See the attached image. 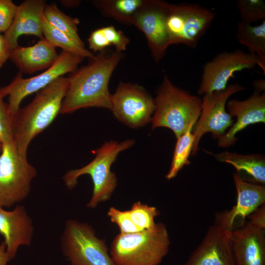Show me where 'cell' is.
I'll return each mask as SVG.
<instances>
[{"instance_id":"6","label":"cell","mask_w":265,"mask_h":265,"mask_svg":"<svg viewBox=\"0 0 265 265\" xmlns=\"http://www.w3.org/2000/svg\"><path fill=\"white\" fill-rule=\"evenodd\" d=\"M62 252L70 265H116L106 244L88 223L66 221L60 238Z\"/></svg>"},{"instance_id":"15","label":"cell","mask_w":265,"mask_h":265,"mask_svg":"<svg viewBox=\"0 0 265 265\" xmlns=\"http://www.w3.org/2000/svg\"><path fill=\"white\" fill-rule=\"evenodd\" d=\"M231 231L214 222L184 265H235Z\"/></svg>"},{"instance_id":"5","label":"cell","mask_w":265,"mask_h":265,"mask_svg":"<svg viewBox=\"0 0 265 265\" xmlns=\"http://www.w3.org/2000/svg\"><path fill=\"white\" fill-rule=\"evenodd\" d=\"M134 142L133 139H127L120 143L112 140L105 143L96 150V156L90 162L80 168L66 173L62 177L66 186L73 189L78 183V179L87 174L92 179L93 190L87 207L94 209L100 203L108 200L117 186V178L111 171V166L118 154L131 147Z\"/></svg>"},{"instance_id":"12","label":"cell","mask_w":265,"mask_h":265,"mask_svg":"<svg viewBox=\"0 0 265 265\" xmlns=\"http://www.w3.org/2000/svg\"><path fill=\"white\" fill-rule=\"evenodd\" d=\"M110 102L114 116L132 128L149 123L155 110L154 99L141 86L130 83L120 82Z\"/></svg>"},{"instance_id":"28","label":"cell","mask_w":265,"mask_h":265,"mask_svg":"<svg viewBox=\"0 0 265 265\" xmlns=\"http://www.w3.org/2000/svg\"><path fill=\"white\" fill-rule=\"evenodd\" d=\"M237 6L242 23L250 24L265 18V3L263 0H238Z\"/></svg>"},{"instance_id":"35","label":"cell","mask_w":265,"mask_h":265,"mask_svg":"<svg viewBox=\"0 0 265 265\" xmlns=\"http://www.w3.org/2000/svg\"><path fill=\"white\" fill-rule=\"evenodd\" d=\"M10 53L11 50L6 43L4 35L0 33V68L9 58Z\"/></svg>"},{"instance_id":"8","label":"cell","mask_w":265,"mask_h":265,"mask_svg":"<svg viewBox=\"0 0 265 265\" xmlns=\"http://www.w3.org/2000/svg\"><path fill=\"white\" fill-rule=\"evenodd\" d=\"M215 17L212 10L196 3L170 4L165 26L170 45L195 48Z\"/></svg>"},{"instance_id":"16","label":"cell","mask_w":265,"mask_h":265,"mask_svg":"<svg viewBox=\"0 0 265 265\" xmlns=\"http://www.w3.org/2000/svg\"><path fill=\"white\" fill-rule=\"evenodd\" d=\"M227 107L232 117L237 120L229 130L218 138V146L225 148L234 144L237 138L236 135L248 126L265 122V93L255 91L244 101L231 100L227 102Z\"/></svg>"},{"instance_id":"36","label":"cell","mask_w":265,"mask_h":265,"mask_svg":"<svg viewBox=\"0 0 265 265\" xmlns=\"http://www.w3.org/2000/svg\"><path fill=\"white\" fill-rule=\"evenodd\" d=\"M10 259L6 252V247L4 241L0 244V265H7Z\"/></svg>"},{"instance_id":"33","label":"cell","mask_w":265,"mask_h":265,"mask_svg":"<svg viewBox=\"0 0 265 265\" xmlns=\"http://www.w3.org/2000/svg\"><path fill=\"white\" fill-rule=\"evenodd\" d=\"M88 42L89 48L94 52H102L110 46L106 37L103 28L93 31L88 39Z\"/></svg>"},{"instance_id":"25","label":"cell","mask_w":265,"mask_h":265,"mask_svg":"<svg viewBox=\"0 0 265 265\" xmlns=\"http://www.w3.org/2000/svg\"><path fill=\"white\" fill-rule=\"evenodd\" d=\"M45 20L53 27L66 33L79 45L84 47L78 31V18L71 17L62 12L55 3L46 4L44 12Z\"/></svg>"},{"instance_id":"39","label":"cell","mask_w":265,"mask_h":265,"mask_svg":"<svg viewBox=\"0 0 265 265\" xmlns=\"http://www.w3.org/2000/svg\"><path fill=\"white\" fill-rule=\"evenodd\" d=\"M0 33H1V32L0 31Z\"/></svg>"},{"instance_id":"30","label":"cell","mask_w":265,"mask_h":265,"mask_svg":"<svg viewBox=\"0 0 265 265\" xmlns=\"http://www.w3.org/2000/svg\"><path fill=\"white\" fill-rule=\"evenodd\" d=\"M107 215L112 223L117 225L120 233L131 234L140 232L132 221L129 210L120 211L111 207L107 212Z\"/></svg>"},{"instance_id":"9","label":"cell","mask_w":265,"mask_h":265,"mask_svg":"<svg viewBox=\"0 0 265 265\" xmlns=\"http://www.w3.org/2000/svg\"><path fill=\"white\" fill-rule=\"evenodd\" d=\"M82 58L71 53L62 51L55 62L41 74L24 79L21 74L5 87L0 88V94L8 96V109L14 117L20 109L23 99L47 86L58 78L67 73H73L78 69Z\"/></svg>"},{"instance_id":"21","label":"cell","mask_w":265,"mask_h":265,"mask_svg":"<svg viewBox=\"0 0 265 265\" xmlns=\"http://www.w3.org/2000/svg\"><path fill=\"white\" fill-rule=\"evenodd\" d=\"M217 160L232 165L236 172L244 181L264 185L265 160L259 155H243L224 152L214 155Z\"/></svg>"},{"instance_id":"38","label":"cell","mask_w":265,"mask_h":265,"mask_svg":"<svg viewBox=\"0 0 265 265\" xmlns=\"http://www.w3.org/2000/svg\"><path fill=\"white\" fill-rule=\"evenodd\" d=\"M2 149V143L0 142V152H1Z\"/></svg>"},{"instance_id":"2","label":"cell","mask_w":265,"mask_h":265,"mask_svg":"<svg viewBox=\"0 0 265 265\" xmlns=\"http://www.w3.org/2000/svg\"><path fill=\"white\" fill-rule=\"evenodd\" d=\"M68 86L61 76L36 92L32 101L20 108L14 118V140L19 154L27 159L32 139L46 129L60 113Z\"/></svg>"},{"instance_id":"24","label":"cell","mask_w":265,"mask_h":265,"mask_svg":"<svg viewBox=\"0 0 265 265\" xmlns=\"http://www.w3.org/2000/svg\"><path fill=\"white\" fill-rule=\"evenodd\" d=\"M42 32L44 39L52 46L59 47L62 51L77 55L82 58L88 59L94 57V54L80 46L66 33L52 26L44 18L42 22Z\"/></svg>"},{"instance_id":"4","label":"cell","mask_w":265,"mask_h":265,"mask_svg":"<svg viewBox=\"0 0 265 265\" xmlns=\"http://www.w3.org/2000/svg\"><path fill=\"white\" fill-rule=\"evenodd\" d=\"M170 243L165 225L159 222L149 230L117 235L110 255L116 265H159L167 254Z\"/></svg>"},{"instance_id":"22","label":"cell","mask_w":265,"mask_h":265,"mask_svg":"<svg viewBox=\"0 0 265 265\" xmlns=\"http://www.w3.org/2000/svg\"><path fill=\"white\" fill-rule=\"evenodd\" d=\"M238 42L247 47L265 64V20L257 26L239 22L237 26Z\"/></svg>"},{"instance_id":"29","label":"cell","mask_w":265,"mask_h":265,"mask_svg":"<svg viewBox=\"0 0 265 265\" xmlns=\"http://www.w3.org/2000/svg\"><path fill=\"white\" fill-rule=\"evenodd\" d=\"M0 94V142L2 144L14 143V118L7 104Z\"/></svg>"},{"instance_id":"10","label":"cell","mask_w":265,"mask_h":265,"mask_svg":"<svg viewBox=\"0 0 265 265\" xmlns=\"http://www.w3.org/2000/svg\"><path fill=\"white\" fill-rule=\"evenodd\" d=\"M258 65L265 73V64L255 54L240 49L224 52L205 64L198 94L204 95L226 88L229 80L237 72Z\"/></svg>"},{"instance_id":"17","label":"cell","mask_w":265,"mask_h":265,"mask_svg":"<svg viewBox=\"0 0 265 265\" xmlns=\"http://www.w3.org/2000/svg\"><path fill=\"white\" fill-rule=\"evenodd\" d=\"M0 234L4 238L10 260L15 258L21 246L30 245L34 227L24 206L17 205L11 211L0 206Z\"/></svg>"},{"instance_id":"27","label":"cell","mask_w":265,"mask_h":265,"mask_svg":"<svg viewBox=\"0 0 265 265\" xmlns=\"http://www.w3.org/2000/svg\"><path fill=\"white\" fill-rule=\"evenodd\" d=\"M129 212L132 221L140 231L154 228L156 224L155 218L159 214L156 207L139 201L134 203Z\"/></svg>"},{"instance_id":"11","label":"cell","mask_w":265,"mask_h":265,"mask_svg":"<svg viewBox=\"0 0 265 265\" xmlns=\"http://www.w3.org/2000/svg\"><path fill=\"white\" fill-rule=\"evenodd\" d=\"M244 89L240 84L234 83L223 90L203 95L200 115L194 127L193 156L197 154L199 141L204 134L211 132L214 138H218L233 125L234 120L226 111V104L231 96Z\"/></svg>"},{"instance_id":"1","label":"cell","mask_w":265,"mask_h":265,"mask_svg":"<svg viewBox=\"0 0 265 265\" xmlns=\"http://www.w3.org/2000/svg\"><path fill=\"white\" fill-rule=\"evenodd\" d=\"M122 53L101 52L68 77V88L60 113H70L79 109L96 107L110 109L108 83L121 61Z\"/></svg>"},{"instance_id":"23","label":"cell","mask_w":265,"mask_h":265,"mask_svg":"<svg viewBox=\"0 0 265 265\" xmlns=\"http://www.w3.org/2000/svg\"><path fill=\"white\" fill-rule=\"evenodd\" d=\"M145 2L143 0H105L94 3L106 15L119 22L132 24L133 17Z\"/></svg>"},{"instance_id":"13","label":"cell","mask_w":265,"mask_h":265,"mask_svg":"<svg viewBox=\"0 0 265 265\" xmlns=\"http://www.w3.org/2000/svg\"><path fill=\"white\" fill-rule=\"evenodd\" d=\"M170 3L162 0H145L133 17L132 24L143 32L153 59L160 61L170 45L165 22Z\"/></svg>"},{"instance_id":"40","label":"cell","mask_w":265,"mask_h":265,"mask_svg":"<svg viewBox=\"0 0 265 265\" xmlns=\"http://www.w3.org/2000/svg\"></svg>"},{"instance_id":"7","label":"cell","mask_w":265,"mask_h":265,"mask_svg":"<svg viewBox=\"0 0 265 265\" xmlns=\"http://www.w3.org/2000/svg\"><path fill=\"white\" fill-rule=\"evenodd\" d=\"M37 171L19 154L15 143L2 145L0 155V206L11 207L29 194Z\"/></svg>"},{"instance_id":"20","label":"cell","mask_w":265,"mask_h":265,"mask_svg":"<svg viewBox=\"0 0 265 265\" xmlns=\"http://www.w3.org/2000/svg\"><path fill=\"white\" fill-rule=\"evenodd\" d=\"M58 54L55 48L44 38L31 46H18L11 51L9 59L22 73L31 74L50 68Z\"/></svg>"},{"instance_id":"32","label":"cell","mask_w":265,"mask_h":265,"mask_svg":"<svg viewBox=\"0 0 265 265\" xmlns=\"http://www.w3.org/2000/svg\"><path fill=\"white\" fill-rule=\"evenodd\" d=\"M102 28L109 43L115 46L116 52L122 53L126 50L130 40L121 30H117L113 26Z\"/></svg>"},{"instance_id":"19","label":"cell","mask_w":265,"mask_h":265,"mask_svg":"<svg viewBox=\"0 0 265 265\" xmlns=\"http://www.w3.org/2000/svg\"><path fill=\"white\" fill-rule=\"evenodd\" d=\"M46 5L44 0H26L18 5L11 26L3 34L11 51L19 46L18 41L21 35L44 38L42 22Z\"/></svg>"},{"instance_id":"34","label":"cell","mask_w":265,"mask_h":265,"mask_svg":"<svg viewBox=\"0 0 265 265\" xmlns=\"http://www.w3.org/2000/svg\"><path fill=\"white\" fill-rule=\"evenodd\" d=\"M249 222L255 226L265 230V205H261L248 217Z\"/></svg>"},{"instance_id":"14","label":"cell","mask_w":265,"mask_h":265,"mask_svg":"<svg viewBox=\"0 0 265 265\" xmlns=\"http://www.w3.org/2000/svg\"><path fill=\"white\" fill-rule=\"evenodd\" d=\"M233 178L237 192L236 204L230 210L216 213L214 221L230 231L242 227L246 218L265 202L264 185L246 182L236 172Z\"/></svg>"},{"instance_id":"37","label":"cell","mask_w":265,"mask_h":265,"mask_svg":"<svg viewBox=\"0 0 265 265\" xmlns=\"http://www.w3.org/2000/svg\"><path fill=\"white\" fill-rule=\"evenodd\" d=\"M253 86L255 91L261 92L262 91H265V81L263 79H259L255 80L253 82Z\"/></svg>"},{"instance_id":"18","label":"cell","mask_w":265,"mask_h":265,"mask_svg":"<svg viewBox=\"0 0 265 265\" xmlns=\"http://www.w3.org/2000/svg\"><path fill=\"white\" fill-rule=\"evenodd\" d=\"M235 265H265V230L249 221L231 231Z\"/></svg>"},{"instance_id":"3","label":"cell","mask_w":265,"mask_h":265,"mask_svg":"<svg viewBox=\"0 0 265 265\" xmlns=\"http://www.w3.org/2000/svg\"><path fill=\"white\" fill-rule=\"evenodd\" d=\"M154 102L152 128L170 129L177 138L194 127L200 115L202 100L174 85L166 75Z\"/></svg>"},{"instance_id":"26","label":"cell","mask_w":265,"mask_h":265,"mask_svg":"<svg viewBox=\"0 0 265 265\" xmlns=\"http://www.w3.org/2000/svg\"><path fill=\"white\" fill-rule=\"evenodd\" d=\"M193 128V126H190L186 132L177 138L171 166L165 176L168 180L175 178L185 165L190 163L188 158L194 142V136L191 132Z\"/></svg>"},{"instance_id":"31","label":"cell","mask_w":265,"mask_h":265,"mask_svg":"<svg viewBox=\"0 0 265 265\" xmlns=\"http://www.w3.org/2000/svg\"><path fill=\"white\" fill-rule=\"evenodd\" d=\"M18 5L11 0H0V31L5 32L11 26Z\"/></svg>"}]
</instances>
